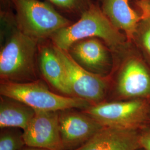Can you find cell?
I'll return each mask as SVG.
<instances>
[{"mask_svg": "<svg viewBox=\"0 0 150 150\" xmlns=\"http://www.w3.org/2000/svg\"><path fill=\"white\" fill-rule=\"evenodd\" d=\"M54 46L67 51L74 43L88 38H98L113 50L126 43L127 37L115 27L103 11L91 4L75 23L60 29L51 36Z\"/></svg>", "mask_w": 150, "mask_h": 150, "instance_id": "obj_1", "label": "cell"}, {"mask_svg": "<svg viewBox=\"0 0 150 150\" xmlns=\"http://www.w3.org/2000/svg\"><path fill=\"white\" fill-rule=\"evenodd\" d=\"M38 41L16 26L6 38L0 52V76L5 81L16 82L35 76V56Z\"/></svg>", "mask_w": 150, "mask_h": 150, "instance_id": "obj_2", "label": "cell"}, {"mask_svg": "<svg viewBox=\"0 0 150 150\" xmlns=\"http://www.w3.org/2000/svg\"><path fill=\"white\" fill-rule=\"evenodd\" d=\"M1 96L22 102L35 111H59L68 109L85 110L91 105L76 97L64 96L49 90L40 81L16 82L5 81L0 85Z\"/></svg>", "mask_w": 150, "mask_h": 150, "instance_id": "obj_3", "label": "cell"}, {"mask_svg": "<svg viewBox=\"0 0 150 150\" xmlns=\"http://www.w3.org/2000/svg\"><path fill=\"white\" fill-rule=\"evenodd\" d=\"M16 10L17 28L27 36L39 40L51 37L71 25L48 3L38 0H12Z\"/></svg>", "mask_w": 150, "mask_h": 150, "instance_id": "obj_4", "label": "cell"}, {"mask_svg": "<svg viewBox=\"0 0 150 150\" xmlns=\"http://www.w3.org/2000/svg\"><path fill=\"white\" fill-rule=\"evenodd\" d=\"M103 127L140 129L149 125L150 100L102 102L83 110Z\"/></svg>", "mask_w": 150, "mask_h": 150, "instance_id": "obj_5", "label": "cell"}, {"mask_svg": "<svg viewBox=\"0 0 150 150\" xmlns=\"http://www.w3.org/2000/svg\"><path fill=\"white\" fill-rule=\"evenodd\" d=\"M54 47L64 66L73 96L86 100L91 105L103 102L108 87L107 77L82 67L67 51L54 46Z\"/></svg>", "mask_w": 150, "mask_h": 150, "instance_id": "obj_6", "label": "cell"}, {"mask_svg": "<svg viewBox=\"0 0 150 150\" xmlns=\"http://www.w3.org/2000/svg\"><path fill=\"white\" fill-rule=\"evenodd\" d=\"M59 133L64 150H75L84 145L103 126L89 115L75 109L59 111Z\"/></svg>", "mask_w": 150, "mask_h": 150, "instance_id": "obj_7", "label": "cell"}, {"mask_svg": "<svg viewBox=\"0 0 150 150\" xmlns=\"http://www.w3.org/2000/svg\"><path fill=\"white\" fill-rule=\"evenodd\" d=\"M23 131L25 146L48 150H64L59 133V111H35Z\"/></svg>", "mask_w": 150, "mask_h": 150, "instance_id": "obj_8", "label": "cell"}, {"mask_svg": "<svg viewBox=\"0 0 150 150\" xmlns=\"http://www.w3.org/2000/svg\"><path fill=\"white\" fill-rule=\"evenodd\" d=\"M116 91L124 100H150V72L142 61L131 57L125 62L117 79Z\"/></svg>", "mask_w": 150, "mask_h": 150, "instance_id": "obj_9", "label": "cell"}, {"mask_svg": "<svg viewBox=\"0 0 150 150\" xmlns=\"http://www.w3.org/2000/svg\"><path fill=\"white\" fill-rule=\"evenodd\" d=\"M71 56L86 70L106 76L111 66V59L105 46L97 38L79 41L67 50Z\"/></svg>", "mask_w": 150, "mask_h": 150, "instance_id": "obj_10", "label": "cell"}, {"mask_svg": "<svg viewBox=\"0 0 150 150\" xmlns=\"http://www.w3.org/2000/svg\"><path fill=\"white\" fill-rule=\"evenodd\" d=\"M139 129L103 127L75 150H139Z\"/></svg>", "mask_w": 150, "mask_h": 150, "instance_id": "obj_11", "label": "cell"}, {"mask_svg": "<svg viewBox=\"0 0 150 150\" xmlns=\"http://www.w3.org/2000/svg\"><path fill=\"white\" fill-rule=\"evenodd\" d=\"M102 11L128 39L134 38L142 17L132 8L129 0H102Z\"/></svg>", "mask_w": 150, "mask_h": 150, "instance_id": "obj_12", "label": "cell"}, {"mask_svg": "<svg viewBox=\"0 0 150 150\" xmlns=\"http://www.w3.org/2000/svg\"><path fill=\"white\" fill-rule=\"evenodd\" d=\"M40 63L42 74L46 80L57 90L65 95L73 96L64 66L54 47H42L40 55Z\"/></svg>", "mask_w": 150, "mask_h": 150, "instance_id": "obj_13", "label": "cell"}, {"mask_svg": "<svg viewBox=\"0 0 150 150\" xmlns=\"http://www.w3.org/2000/svg\"><path fill=\"white\" fill-rule=\"evenodd\" d=\"M35 110L27 105L7 97L1 96L0 128H27L35 115Z\"/></svg>", "mask_w": 150, "mask_h": 150, "instance_id": "obj_14", "label": "cell"}, {"mask_svg": "<svg viewBox=\"0 0 150 150\" xmlns=\"http://www.w3.org/2000/svg\"><path fill=\"white\" fill-rule=\"evenodd\" d=\"M0 134V150H20L25 145L23 131L18 128L1 129Z\"/></svg>", "mask_w": 150, "mask_h": 150, "instance_id": "obj_15", "label": "cell"}, {"mask_svg": "<svg viewBox=\"0 0 150 150\" xmlns=\"http://www.w3.org/2000/svg\"><path fill=\"white\" fill-rule=\"evenodd\" d=\"M136 34L139 35L141 46L150 57V17L141 19Z\"/></svg>", "mask_w": 150, "mask_h": 150, "instance_id": "obj_16", "label": "cell"}, {"mask_svg": "<svg viewBox=\"0 0 150 150\" xmlns=\"http://www.w3.org/2000/svg\"><path fill=\"white\" fill-rule=\"evenodd\" d=\"M67 11H84L91 4L88 0H46Z\"/></svg>", "mask_w": 150, "mask_h": 150, "instance_id": "obj_17", "label": "cell"}, {"mask_svg": "<svg viewBox=\"0 0 150 150\" xmlns=\"http://www.w3.org/2000/svg\"><path fill=\"white\" fill-rule=\"evenodd\" d=\"M139 143L140 149L150 150V126L149 125L139 129Z\"/></svg>", "mask_w": 150, "mask_h": 150, "instance_id": "obj_18", "label": "cell"}, {"mask_svg": "<svg viewBox=\"0 0 150 150\" xmlns=\"http://www.w3.org/2000/svg\"><path fill=\"white\" fill-rule=\"evenodd\" d=\"M137 5L141 11L142 18L150 17V0H138Z\"/></svg>", "mask_w": 150, "mask_h": 150, "instance_id": "obj_19", "label": "cell"}, {"mask_svg": "<svg viewBox=\"0 0 150 150\" xmlns=\"http://www.w3.org/2000/svg\"><path fill=\"white\" fill-rule=\"evenodd\" d=\"M1 2L5 9L8 8L11 4H12V0H1Z\"/></svg>", "mask_w": 150, "mask_h": 150, "instance_id": "obj_20", "label": "cell"}, {"mask_svg": "<svg viewBox=\"0 0 150 150\" xmlns=\"http://www.w3.org/2000/svg\"><path fill=\"white\" fill-rule=\"evenodd\" d=\"M20 150H48L44 149L38 148V147H29L26 146V147H23Z\"/></svg>", "mask_w": 150, "mask_h": 150, "instance_id": "obj_21", "label": "cell"}, {"mask_svg": "<svg viewBox=\"0 0 150 150\" xmlns=\"http://www.w3.org/2000/svg\"><path fill=\"white\" fill-rule=\"evenodd\" d=\"M149 126H150V120H149Z\"/></svg>", "mask_w": 150, "mask_h": 150, "instance_id": "obj_22", "label": "cell"}, {"mask_svg": "<svg viewBox=\"0 0 150 150\" xmlns=\"http://www.w3.org/2000/svg\"><path fill=\"white\" fill-rule=\"evenodd\" d=\"M139 150H144L143 149H139Z\"/></svg>", "mask_w": 150, "mask_h": 150, "instance_id": "obj_23", "label": "cell"}, {"mask_svg": "<svg viewBox=\"0 0 150 150\" xmlns=\"http://www.w3.org/2000/svg\"><path fill=\"white\" fill-rule=\"evenodd\" d=\"M137 1H138V0H137Z\"/></svg>", "mask_w": 150, "mask_h": 150, "instance_id": "obj_24", "label": "cell"}]
</instances>
